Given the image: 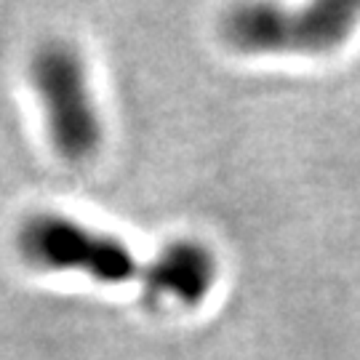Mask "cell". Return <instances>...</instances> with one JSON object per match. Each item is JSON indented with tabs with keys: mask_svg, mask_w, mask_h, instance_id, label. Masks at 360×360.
<instances>
[{
	"mask_svg": "<svg viewBox=\"0 0 360 360\" xmlns=\"http://www.w3.org/2000/svg\"><path fill=\"white\" fill-rule=\"evenodd\" d=\"M27 262L51 272H80L104 285H153V259L142 264L120 238L62 214H38L19 232Z\"/></svg>",
	"mask_w": 360,
	"mask_h": 360,
	"instance_id": "7a4b0ae2",
	"label": "cell"
},
{
	"mask_svg": "<svg viewBox=\"0 0 360 360\" xmlns=\"http://www.w3.org/2000/svg\"><path fill=\"white\" fill-rule=\"evenodd\" d=\"M217 257L203 243L179 240L166 245L153 259V285L150 294L166 296L176 304L195 307L217 285Z\"/></svg>",
	"mask_w": 360,
	"mask_h": 360,
	"instance_id": "277c9868",
	"label": "cell"
},
{
	"mask_svg": "<svg viewBox=\"0 0 360 360\" xmlns=\"http://www.w3.org/2000/svg\"><path fill=\"white\" fill-rule=\"evenodd\" d=\"M30 77L56 153L70 163L89 160L102 144V120L80 53L70 43L51 40L35 51Z\"/></svg>",
	"mask_w": 360,
	"mask_h": 360,
	"instance_id": "3957f363",
	"label": "cell"
},
{
	"mask_svg": "<svg viewBox=\"0 0 360 360\" xmlns=\"http://www.w3.org/2000/svg\"><path fill=\"white\" fill-rule=\"evenodd\" d=\"M360 25V3L323 0L307 6L245 3L221 16L219 35L243 56H326L339 51Z\"/></svg>",
	"mask_w": 360,
	"mask_h": 360,
	"instance_id": "6da1fadb",
	"label": "cell"
}]
</instances>
